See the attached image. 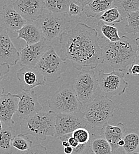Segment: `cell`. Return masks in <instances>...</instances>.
Segmentation results:
<instances>
[{"instance_id":"obj_1","label":"cell","mask_w":139,"mask_h":154,"mask_svg":"<svg viewBox=\"0 0 139 154\" xmlns=\"http://www.w3.org/2000/svg\"><path fill=\"white\" fill-rule=\"evenodd\" d=\"M98 32L85 23H79L59 36L60 57L70 60L74 68H96L104 62Z\"/></svg>"},{"instance_id":"obj_2","label":"cell","mask_w":139,"mask_h":154,"mask_svg":"<svg viewBox=\"0 0 139 154\" xmlns=\"http://www.w3.org/2000/svg\"><path fill=\"white\" fill-rule=\"evenodd\" d=\"M101 46L104 62L120 71H124L130 66L138 54L136 40L125 36H122L119 40L114 42L106 39Z\"/></svg>"},{"instance_id":"obj_3","label":"cell","mask_w":139,"mask_h":154,"mask_svg":"<svg viewBox=\"0 0 139 154\" xmlns=\"http://www.w3.org/2000/svg\"><path fill=\"white\" fill-rule=\"evenodd\" d=\"M56 113L49 110L40 112L20 123V134L32 135L41 140H45L47 136H55Z\"/></svg>"},{"instance_id":"obj_4","label":"cell","mask_w":139,"mask_h":154,"mask_svg":"<svg viewBox=\"0 0 139 154\" xmlns=\"http://www.w3.org/2000/svg\"><path fill=\"white\" fill-rule=\"evenodd\" d=\"M50 110L55 113H70L81 112L83 106L80 102L74 85L65 84L47 101Z\"/></svg>"},{"instance_id":"obj_5","label":"cell","mask_w":139,"mask_h":154,"mask_svg":"<svg viewBox=\"0 0 139 154\" xmlns=\"http://www.w3.org/2000/svg\"><path fill=\"white\" fill-rule=\"evenodd\" d=\"M115 108L110 98L100 94L85 107L83 113L88 125L101 128L114 116Z\"/></svg>"},{"instance_id":"obj_6","label":"cell","mask_w":139,"mask_h":154,"mask_svg":"<svg viewBox=\"0 0 139 154\" xmlns=\"http://www.w3.org/2000/svg\"><path fill=\"white\" fill-rule=\"evenodd\" d=\"M36 22L40 27L43 38L51 42L69 28L71 17L68 13H55L48 11L47 13H43Z\"/></svg>"},{"instance_id":"obj_7","label":"cell","mask_w":139,"mask_h":154,"mask_svg":"<svg viewBox=\"0 0 139 154\" xmlns=\"http://www.w3.org/2000/svg\"><path fill=\"white\" fill-rule=\"evenodd\" d=\"M44 77L46 82L57 81L67 69V63L63 60L52 46L40 58L35 66Z\"/></svg>"},{"instance_id":"obj_8","label":"cell","mask_w":139,"mask_h":154,"mask_svg":"<svg viewBox=\"0 0 139 154\" xmlns=\"http://www.w3.org/2000/svg\"><path fill=\"white\" fill-rule=\"evenodd\" d=\"M74 87L83 107L90 103L96 97L99 88L97 77L92 69L82 70L75 78Z\"/></svg>"},{"instance_id":"obj_9","label":"cell","mask_w":139,"mask_h":154,"mask_svg":"<svg viewBox=\"0 0 139 154\" xmlns=\"http://www.w3.org/2000/svg\"><path fill=\"white\" fill-rule=\"evenodd\" d=\"M97 74L101 94L110 99L123 94L128 87L122 71L114 69L110 73H105L99 70Z\"/></svg>"},{"instance_id":"obj_10","label":"cell","mask_w":139,"mask_h":154,"mask_svg":"<svg viewBox=\"0 0 139 154\" xmlns=\"http://www.w3.org/2000/svg\"><path fill=\"white\" fill-rule=\"evenodd\" d=\"M84 113L81 112L70 113H57L55 122V137L73 133L79 128H85L88 126Z\"/></svg>"},{"instance_id":"obj_11","label":"cell","mask_w":139,"mask_h":154,"mask_svg":"<svg viewBox=\"0 0 139 154\" xmlns=\"http://www.w3.org/2000/svg\"><path fill=\"white\" fill-rule=\"evenodd\" d=\"M43 38L38 43L27 45L20 51V65L23 67H35L40 58L52 46Z\"/></svg>"},{"instance_id":"obj_12","label":"cell","mask_w":139,"mask_h":154,"mask_svg":"<svg viewBox=\"0 0 139 154\" xmlns=\"http://www.w3.org/2000/svg\"><path fill=\"white\" fill-rule=\"evenodd\" d=\"M14 95L19 98L17 115L20 119L27 120L42 110L43 107L33 90L30 91H23L19 94Z\"/></svg>"},{"instance_id":"obj_13","label":"cell","mask_w":139,"mask_h":154,"mask_svg":"<svg viewBox=\"0 0 139 154\" xmlns=\"http://www.w3.org/2000/svg\"><path fill=\"white\" fill-rule=\"evenodd\" d=\"M27 23L16 11L13 4L8 3L2 7L0 14L1 30L10 32H18Z\"/></svg>"},{"instance_id":"obj_14","label":"cell","mask_w":139,"mask_h":154,"mask_svg":"<svg viewBox=\"0 0 139 154\" xmlns=\"http://www.w3.org/2000/svg\"><path fill=\"white\" fill-rule=\"evenodd\" d=\"M16 11L27 21H36L43 14L44 0H16L13 3Z\"/></svg>"},{"instance_id":"obj_15","label":"cell","mask_w":139,"mask_h":154,"mask_svg":"<svg viewBox=\"0 0 139 154\" xmlns=\"http://www.w3.org/2000/svg\"><path fill=\"white\" fill-rule=\"evenodd\" d=\"M20 88L24 91H30L38 86L46 84L44 77L35 67H22L17 73Z\"/></svg>"},{"instance_id":"obj_16","label":"cell","mask_w":139,"mask_h":154,"mask_svg":"<svg viewBox=\"0 0 139 154\" xmlns=\"http://www.w3.org/2000/svg\"><path fill=\"white\" fill-rule=\"evenodd\" d=\"M20 54L12 42L8 32H0V63L10 66L16 65L20 61Z\"/></svg>"},{"instance_id":"obj_17","label":"cell","mask_w":139,"mask_h":154,"mask_svg":"<svg viewBox=\"0 0 139 154\" xmlns=\"http://www.w3.org/2000/svg\"><path fill=\"white\" fill-rule=\"evenodd\" d=\"M19 106V98L14 94L7 93L1 94L0 106V123L1 128L2 126H13L14 121L13 117L17 113Z\"/></svg>"},{"instance_id":"obj_18","label":"cell","mask_w":139,"mask_h":154,"mask_svg":"<svg viewBox=\"0 0 139 154\" xmlns=\"http://www.w3.org/2000/svg\"><path fill=\"white\" fill-rule=\"evenodd\" d=\"M124 125L119 122L117 126H113L108 123L104 125L100 129V135L105 137L112 146L113 151L119 148L118 143L122 139L125 133Z\"/></svg>"},{"instance_id":"obj_19","label":"cell","mask_w":139,"mask_h":154,"mask_svg":"<svg viewBox=\"0 0 139 154\" xmlns=\"http://www.w3.org/2000/svg\"><path fill=\"white\" fill-rule=\"evenodd\" d=\"M17 38H21L26 41L27 45H33L39 42L43 36L40 27L36 21L27 23L17 32Z\"/></svg>"},{"instance_id":"obj_20","label":"cell","mask_w":139,"mask_h":154,"mask_svg":"<svg viewBox=\"0 0 139 154\" xmlns=\"http://www.w3.org/2000/svg\"><path fill=\"white\" fill-rule=\"evenodd\" d=\"M114 2V0H93L84 7V12L87 18L98 17L100 13L111 8Z\"/></svg>"},{"instance_id":"obj_21","label":"cell","mask_w":139,"mask_h":154,"mask_svg":"<svg viewBox=\"0 0 139 154\" xmlns=\"http://www.w3.org/2000/svg\"><path fill=\"white\" fill-rule=\"evenodd\" d=\"M16 136V131L13 126H2L1 128V154H12L13 142Z\"/></svg>"},{"instance_id":"obj_22","label":"cell","mask_w":139,"mask_h":154,"mask_svg":"<svg viewBox=\"0 0 139 154\" xmlns=\"http://www.w3.org/2000/svg\"><path fill=\"white\" fill-rule=\"evenodd\" d=\"M90 146L91 151L94 154H111L113 151L110 143L101 135H92Z\"/></svg>"},{"instance_id":"obj_23","label":"cell","mask_w":139,"mask_h":154,"mask_svg":"<svg viewBox=\"0 0 139 154\" xmlns=\"http://www.w3.org/2000/svg\"><path fill=\"white\" fill-rule=\"evenodd\" d=\"M123 140V148L127 154H133L139 151V129H131L125 131Z\"/></svg>"},{"instance_id":"obj_24","label":"cell","mask_w":139,"mask_h":154,"mask_svg":"<svg viewBox=\"0 0 139 154\" xmlns=\"http://www.w3.org/2000/svg\"><path fill=\"white\" fill-rule=\"evenodd\" d=\"M77 0H44L45 8L55 13H68L71 4Z\"/></svg>"},{"instance_id":"obj_25","label":"cell","mask_w":139,"mask_h":154,"mask_svg":"<svg viewBox=\"0 0 139 154\" xmlns=\"http://www.w3.org/2000/svg\"><path fill=\"white\" fill-rule=\"evenodd\" d=\"M97 27L101 32V34H99V38L104 37L111 42H117L121 38L119 37L117 28L113 26L107 24L104 21L99 20Z\"/></svg>"},{"instance_id":"obj_26","label":"cell","mask_w":139,"mask_h":154,"mask_svg":"<svg viewBox=\"0 0 139 154\" xmlns=\"http://www.w3.org/2000/svg\"><path fill=\"white\" fill-rule=\"evenodd\" d=\"M114 5L126 19L128 14L139 10V0H114Z\"/></svg>"},{"instance_id":"obj_27","label":"cell","mask_w":139,"mask_h":154,"mask_svg":"<svg viewBox=\"0 0 139 154\" xmlns=\"http://www.w3.org/2000/svg\"><path fill=\"white\" fill-rule=\"evenodd\" d=\"M97 18L99 20L102 21L104 23L111 24L120 23L124 19L119 9L116 7H112L106 10L102 14V15Z\"/></svg>"},{"instance_id":"obj_28","label":"cell","mask_w":139,"mask_h":154,"mask_svg":"<svg viewBox=\"0 0 139 154\" xmlns=\"http://www.w3.org/2000/svg\"><path fill=\"white\" fill-rule=\"evenodd\" d=\"M127 24L124 29L127 33L139 34V10L128 14L126 17Z\"/></svg>"},{"instance_id":"obj_29","label":"cell","mask_w":139,"mask_h":154,"mask_svg":"<svg viewBox=\"0 0 139 154\" xmlns=\"http://www.w3.org/2000/svg\"><path fill=\"white\" fill-rule=\"evenodd\" d=\"M32 141L26 135L19 134L16 135L13 142V146L14 148L21 152L29 150L33 146Z\"/></svg>"},{"instance_id":"obj_30","label":"cell","mask_w":139,"mask_h":154,"mask_svg":"<svg viewBox=\"0 0 139 154\" xmlns=\"http://www.w3.org/2000/svg\"><path fill=\"white\" fill-rule=\"evenodd\" d=\"M72 135L80 144H86L88 143L91 137L89 132L85 128H79L72 133Z\"/></svg>"},{"instance_id":"obj_31","label":"cell","mask_w":139,"mask_h":154,"mask_svg":"<svg viewBox=\"0 0 139 154\" xmlns=\"http://www.w3.org/2000/svg\"><path fill=\"white\" fill-rule=\"evenodd\" d=\"M83 11H84V7H83L82 5H78L77 2H73L69 6L68 14L71 17L80 16Z\"/></svg>"},{"instance_id":"obj_32","label":"cell","mask_w":139,"mask_h":154,"mask_svg":"<svg viewBox=\"0 0 139 154\" xmlns=\"http://www.w3.org/2000/svg\"><path fill=\"white\" fill-rule=\"evenodd\" d=\"M22 154H47V151L44 146L38 144L32 146L29 150L23 152Z\"/></svg>"},{"instance_id":"obj_33","label":"cell","mask_w":139,"mask_h":154,"mask_svg":"<svg viewBox=\"0 0 139 154\" xmlns=\"http://www.w3.org/2000/svg\"><path fill=\"white\" fill-rule=\"evenodd\" d=\"M131 74L132 75H139V65L137 63H133L129 68L128 75Z\"/></svg>"},{"instance_id":"obj_34","label":"cell","mask_w":139,"mask_h":154,"mask_svg":"<svg viewBox=\"0 0 139 154\" xmlns=\"http://www.w3.org/2000/svg\"><path fill=\"white\" fill-rule=\"evenodd\" d=\"M9 70L10 65L7 64L1 63V79H2L3 77L8 72Z\"/></svg>"},{"instance_id":"obj_35","label":"cell","mask_w":139,"mask_h":154,"mask_svg":"<svg viewBox=\"0 0 139 154\" xmlns=\"http://www.w3.org/2000/svg\"><path fill=\"white\" fill-rule=\"evenodd\" d=\"M111 154H127L125 150L124 149L123 147H119L118 149L113 151Z\"/></svg>"},{"instance_id":"obj_36","label":"cell","mask_w":139,"mask_h":154,"mask_svg":"<svg viewBox=\"0 0 139 154\" xmlns=\"http://www.w3.org/2000/svg\"><path fill=\"white\" fill-rule=\"evenodd\" d=\"M63 151L65 154H72L73 151H74V149L72 146H69L67 147H65L63 149Z\"/></svg>"},{"instance_id":"obj_37","label":"cell","mask_w":139,"mask_h":154,"mask_svg":"<svg viewBox=\"0 0 139 154\" xmlns=\"http://www.w3.org/2000/svg\"><path fill=\"white\" fill-rule=\"evenodd\" d=\"M77 1H78V2H79L80 4V5H82L83 7H85L86 5H87L93 0H77Z\"/></svg>"},{"instance_id":"obj_38","label":"cell","mask_w":139,"mask_h":154,"mask_svg":"<svg viewBox=\"0 0 139 154\" xmlns=\"http://www.w3.org/2000/svg\"><path fill=\"white\" fill-rule=\"evenodd\" d=\"M62 142V145L63 147H67V146H70V144L69 143V142L68 141V140H66V139H64V140H60Z\"/></svg>"},{"instance_id":"obj_39","label":"cell","mask_w":139,"mask_h":154,"mask_svg":"<svg viewBox=\"0 0 139 154\" xmlns=\"http://www.w3.org/2000/svg\"><path fill=\"white\" fill-rule=\"evenodd\" d=\"M124 145V140H123V139H122L120 140L119 142V143H118V146H119V147H123Z\"/></svg>"},{"instance_id":"obj_40","label":"cell","mask_w":139,"mask_h":154,"mask_svg":"<svg viewBox=\"0 0 139 154\" xmlns=\"http://www.w3.org/2000/svg\"><path fill=\"white\" fill-rule=\"evenodd\" d=\"M133 63H137V64H139V53L137 54V55L136 58L135 59Z\"/></svg>"},{"instance_id":"obj_41","label":"cell","mask_w":139,"mask_h":154,"mask_svg":"<svg viewBox=\"0 0 139 154\" xmlns=\"http://www.w3.org/2000/svg\"><path fill=\"white\" fill-rule=\"evenodd\" d=\"M135 40H136L137 45V50H138V53H139V38H136Z\"/></svg>"},{"instance_id":"obj_42","label":"cell","mask_w":139,"mask_h":154,"mask_svg":"<svg viewBox=\"0 0 139 154\" xmlns=\"http://www.w3.org/2000/svg\"><path fill=\"white\" fill-rule=\"evenodd\" d=\"M139 154V151L138 152H135V153H134V154Z\"/></svg>"},{"instance_id":"obj_43","label":"cell","mask_w":139,"mask_h":154,"mask_svg":"<svg viewBox=\"0 0 139 154\" xmlns=\"http://www.w3.org/2000/svg\"><path fill=\"white\" fill-rule=\"evenodd\" d=\"M89 154H93V153H92V152H90V153H89Z\"/></svg>"}]
</instances>
